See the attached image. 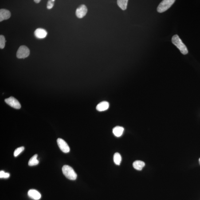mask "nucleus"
<instances>
[{
	"instance_id": "f257e3e1",
	"label": "nucleus",
	"mask_w": 200,
	"mask_h": 200,
	"mask_svg": "<svg viewBox=\"0 0 200 200\" xmlns=\"http://www.w3.org/2000/svg\"><path fill=\"white\" fill-rule=\"evenodd\" d=\"M172 41L173 44L177 47L180 51L181 53L183 55L187 54L188 53L187 48L182 40L179 38V37L177 35H174L172 39Z\"/></svg>"
},
{
	"instance_id": "f03ea898",
	"label": "nucleus",
	"mask_w": 200,
	"mask_h": 200,
	"mask_svg": "<svg viewBox=\"0 0 200 200\" xmlns=\"http://www.w3.org/2000/svg\"><path fill=\"white\" fill-rule=\"evenodd\" d=\"M63 174L68 179L71 180H75L77 175L73 169L69 166L65 165L62 168Z\"/></svg>"
},
{
	"instance_id": "7ed1b4c3",
	"label": "nucleus",
	"mask_w": 200,
	"mask_h": 200,
	"mask_svg": "<svg viewBox=\"0 0 200 200\" xmlns=\"http://www.w3.org/2000/svg\"><path fill=\"white\" fill-rule=\"evenodd\" d=\"M175 1L174 0H164L162 1L157 8V11L159 13L166 11L172 6Z\"/></svg>"
},
{
	"instance_id": "20e7f679",
	"label": "nucleus",
	"mask_w": 200,
	"mask_h": 200,
	"mask_svg": "<svg viewBox=\"0 0 200 200\" xmlns=\"http://www.w3.org/2000/svg\"><path fill=\"white\" fill-rule=\"evenodd\" d=\"M30 54V51L25 46H21L17 51V56L19 59L25 58Z\"/></svg>"
},
{
	"instance_id": "39448f33",
	"label": "nucleus",
	"mask_w": 200,
	"mask_h": 200,
	"mask_svg": "<svg viewBox=\"0 0 200 200\" xmlns=\"http://www.w3.org/2000/svg\"><path fill=\"white\" fill-rule=\"evenodd\" d=\"M5 102L10 107L16 109H19L21 108V105L17 99L12 96L5 99Z\"/></svg>"
},
{
	"instance_id": "423d86ee",
	"label": "nucleus",
	"mask_w": 200,
	"mask_h": 200,
	"mask_svg": "<svg viewBox=\"0 0 200 200\" xmlns=\"http://www.w3.org/2000/svg\"><path fill=\"white\" fill-rule=\"evenodd\" d=\"M57 145L60 149L65 153H68L70 152L69 146L65 140L61 138H58L57 140Z\"/></svg>"
},
{
	"instance_id": "0eeeda50",
	"label": "nucleus",
	"mask_w": 200,
	"mask_h": 200,
	"mask_svg": "<svg viewBox=\"0 0 200 200\" xmlns=\"http://www.w3.org/2000/svg\"><path fill=\"white\" fill-rule=\"evenodd\" d=\"M88 9L85 5H82L76 9V15L78 17L82 18L87 14Z\"/></svg>"
},
{
	"instance_id": "6e6552de",
	"label": "nucleus",
	"mask_w": 200,
	"mask_h": 200,
	"mask_svg": "<svg viewBox=\"0 0 200 200\" xmlns=\"http://www.w3.org/2000/svg\"><path fill=\"white\" fill-rule=\"evenodd\" d=\"M28 195L30 198L35 200H38L41 199V194L35 189H30L28 192Z\"/></svg>"
},
{
	"instance_id": "1a4fd4ad",
	"label": "nucleus",
	"mask_w": 200,
	"mask_h": 200,
	"mask_svg": "<svg viewBox=\"0 0 200 200\" xmlns=\"http://www.w3.org/2000/svg\"><path fill=\"white\" fill-rule=\"evenodd\" d=\"M34 34L37 38L43 39L46 37L47 33L45 29H42V28H38L35 31Z\"/></svg>"
},
{
	"instance_id": "9d476101",
	"label": "nucleus",
	"mask_w": 200,
	"mask_h": 200,
	"mask_svg": "<svg viewBox=\"0 0 200 200\" xmlns=\"http://www.w3.org/2000/svg\"><path fill=\"white\" fill-rule=\"evenodd\" d=\"M11 16L10 12L8 10L5 9H1L0 10V22L5 20L8 19Z\"/></svg>"
},
{
	"instance_id": "9b49d317",
	"label": "nucleus",
	"mask_w": 200,
	"mask_h": 200,
	"mask_svg": "<svg viewBox=\"0 0 200 200\" xmlns=\"http://www.w3.org/2000/svg\"><path fill=\"white\" fill-rule=\"evenodd\" d=\"M109 103L107 101H103L99 103L96 106V109L97 111L102 112L105 111L109 108Z\"/></svg>"
},
{
	"instance_id": "f8f14e48",
	"label": "nucleus",
	"mask_w": 200,
	"mask_h": 200,
	"mask_svg": "<svg viewBox=\"0 0 200 200\" xmlns=\"http://www.w3.org/2000/svg\"><path fill=\"white\" fill-rule=\"evenodd\" d=\"M124 130V129L123 127L117 126L113 129V133L115 136L119 137L122 135Z\"/></svg>"
},
{
	"instance_id": "ddd939ff",
	"label": "nucleus",
	"mask_w": 200,
	"mask_h": 200,
	"mask_svg": "<svg viewBox=\"0 0 200 200\" xmlns=\"http://www.w3.org/2000/svg\"><path fill=\"white\" fill-rule=\"evenodd\" d=\"M133 167L137 170H141L145 166L144 162L141 161H136L133 164Z\"/></svg>"
},
{
	"instance_id": "4468645a",
	"label": "nucleus",
	"mask_w": 200,
	"mask_h": 200,
	"mask_svg": "<svg viewBox=\"0 0 200 200\" xmlns=\"http://www.w3.org/2000/svg\"><path fill=\"white\" fill-rule=\"evenodd\" d=\"M37 154H35V155L33 156L29 160V161L28 162V165L29 166H33L37 165L38 164L39 161L37 159Z\"/></svg>"
},
{
	"instance_id": "2eb2a0df",
	"label": "nucleus",
	"mask_w": 200,
	"mask_h": 200,
	"mask_svg": "<svg viewBox=\"0 0 200 200\" xmlns=\"http://www.w3.org/2000/svg\"><path fill=\"white\" fill-rule=\"evenodd\" d=\"M128 1L127 0H118L117 1V3L118 6L123 10H126Z\"/></svg>"
},
{
	"instance_id": "dca6fc26",
	"label": "nucleus",
	"mask_w": 200,
	"mask_h": 200,
	"mask_svg": "<svg viewBox=\"0 0 200 200\" xmlns=\"http://www.w3.org/2000/svg\"><path fill=\"white\" fill-rule=\"evenodd\" d=\"M113 161L115 164L119 165L122 161V157L119 153H115L113 156Z\"/></svg>"
},
{
	"instance_id": "f3484780",
	"label": "nucleus",
	"mask_w": 200,
	"mask_h": 200,
	"mask_svg": "<svg viewBox=\"0 0 200 200\" xmlns=\"http://www.w3.org/2000/svg\"><path fill=\"white\" fill-rule=\"evenodd\" d=\"M25 149V147L23 146L22 147H18V148L16 149L14 152V156L15 157H17V156L19 155L21 153H22Z\"/></svg>"
},
{
	"instance_id": "a211bd4d",
	"label": "nucleus",
	"mask_w": 200,
	"mask_h": 200,
	"mask_svg": "<svg viewBox=\"0 0 200 200\" xmlns=\"http://www.w3.org/2000/svg\"><path fill=\"white\" fill-rule=\"evenodd\" d=\"M5 37L3 35H1L0 36V48L1 49H3L4 48L5 45Z\"/></svg>"
},
{
	"instance_id": "6ab92c4d",
	"label": "nucleus",
	"mask_w": 200,
	"mask_h": 200,
	"mask_svg": "<svg viewBox=\"0 0 200 200\" xmlns=\"http://www.w3.org/2000/svg\"><path fill=\"white\" fill-rule=\"evenodd\" d=\"M10 174L9 173L5 172L4 171H1L0 172V178L6 179L10 177Z\"/></svg>"
},
{
	"instance_id": "aec40b11",
	"label": "nucleus",
	"mask_w": 200,
	"mask_h": 200,
	"mask_svg": "<svg viewBox=\"0 0 200 200\" xmlns=\"http://www.w3.org/2000/svg\"><path fill=\"white\" fill-rule=\"evenodd\" d=\"M55 0H51V1H48L47 5V8L48 9H51L54 6V2Z\"/></svg>"
},
{
	"instance_id": "412c9836",
	"label": "nucleus",
	"mask_w": 200,
	"mask_h": 200,
	"mask_svg": "<svg viewBox=\"0 0 200 200\" xmlns=\"http://www.w3.org/2000/svg\"><path fill=\"white\" fill-rule=\"evenodd\" d=\"M34 2L36 3H39L41 2V1L40 0H35Z\"/></svg>"
},
{
	"instance_id": "4be33fe9",
	"label": "nucleus",
	"mask_w": 200,
	"mask_h": 200,
	"mask_svg": "<svg viewBox=\"0 0 200 200\" xmlns=\"http://www.w3.org/2000/svg\"><path fill=\"white\" fill-rule=\"evenodd\" d=\"M199 162H200V158L199 159Z\"/></svg>"
}]
</instances>
